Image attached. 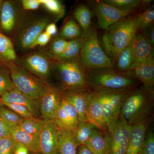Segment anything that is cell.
I'll use <instances>...</instances> for the list:
<instances>
[{
  "label": "cell",
  "mask_w": 154,
  "mask_h": 154,
  "mask_svg": "<svg viewBox=\"0 0 154 154\" xmlns=\"http://www.w3.org/2000/svg\"><path fill=\"white\" fill-rule=\"evenodd\" d=\"M137 15L122 19L106 29L102 37L104 51L112 61L130 45L138 31Z\"/></svg>",
  "instance_id": "obj_1"
},
{
  "label": "cell",
  "mask_w": 154,
  "mask_h": 154,
  "mask_svg": "<svg viewBox=\"0 0 154 154\" xmlns=\"http://www.w3.org/2000/svg\"><path fill=\"white\" fill-rule=\"evenodd\" d=\"M85 71L88 85L94 92L131 90L137 84L135 79L113 68Z\"/></svg>",
  "instance_id": "obj_2"
},
{
  "label": "cell",
  "mask_w": 154,
  "mask_h": 154,
  "mask_svg": "<svg viewBox=\"0 0 154 154\" xmlns=\"http://www.w3.org/2000/svg\"><path fill=\"white\" fill-rule=\"evenodd\" d=\"M153 91L145 88L131 91L122 103L120 117L130 125L147 117L152 109Z\"/></svg>",
  "instance_id": "obj_3"
},
{
  "label": "cell",
  "mask_w": 154,
  "mask_h": 154,
  "mask_svg": "<svg viewBox=\"0 0 154 154\" xmlns=\"http://www.w3.org/2000/svg\"><path fill=\"white\" fill-rule=\"evenodd\" d=\"M79 61L85 70L113 68V63L102 49L96 30H90L80 51Z\"/></svg>",
  "instance_id": "obj_4"
},
{
  "label": "cell",
  "mask_w": 154,
  "mask_h": 154,
  "mask_svg": "<svg viewBox=\"0 0 154 154\" xmlns=\"http://www.w3.org/2000/svg\"><path fill=\"white\" fill-rule=\"evenodd\" d=\"M7 66L15 88L26 96L40 99L49 88L44 79L35 76L20 66L12 63Z\"/></svg>",
  "instance_id": "obj_5"
},
{
  "label": "cell",
  "mask_w": 154,
  "mask_h": 154,
  "mask_svg": "<svg viewBox=\"0 0 154 154\" xmlns=\"http://www.w3.org/2000/svg\"><path fill=\"white\" fill-rule=\"evenodd\" d=\"M132 91V89L94 92L102 105L104 119L108 131L118 121L122 103Z\"/></svg>",
  "instance_id": "obj_6"
},
{
  "label": "cell",
  "mask_w": 154,
  "mask_h": 154,
  "mask_svg": "<svg viewBox=\"0 0 154 154\" xmlns=\"http://www.w3.org/2000/svg\"><path fill=\"white\" fill-rule=\"evenodd\" d=\"M56 63L60 80L66 91L89 88L85 71L79 60L57 61Z\"/></svg>",
  "instance_id": "obj_7"
},
{
  "label": "cell",
  "mask_w": 154,
  "mask_h": 154,
  "mask_svg": "<svg viewBox=\"0 0 154 154\" xmlns=\"http://www.w3.org/2000/svg\"><path fill=\"white\" fill-rule=\"evenodd\" d=\"M132 125L119 116L118 121L105 137L107 154H125Z\"/></svg>",
  "instance_id": "obj_8"
},
{
  "label": "cell",
  "mask_w": 154,
  "mask_h": 154,
  "mask_svg": "<svg viewBox=\"0 0 154 154\" xmlns=\"http://www.w3.org/2000/svg\"><path fill=\"white\" fill-rule=\"evenodd\" d=\"M92 6L97 17L98 28L103 30H106L133 11L117 8L104 1L94 2Z\"/></svg>",
  "instance_id": "obj_9"
},
{
  "label": "cell",
  "mask_w": 154,
  "mask_h": 154,
  "mask_svg": "<svg viewBox=\"0 0 154 154\" xmlns=\"http://www.w3.org/2000/svg\"><path fill=\"white\" fill-rule=\"evenodd\" d=\"M94 95V91L90 88L63 92L64 97L77 110L80 122H87V112Z\"/></svg>",
  "instance_id": "obj_10"
},
{
  "label": "cell",
  "mask_w": 154,
  "mask_h": 154,
  "mask_svg": "<svg viewBox=\"0 0 154 154\" xmlns=\"http://www.w3.org/2000/svg\"><path fill=\"white\" fill-rule=\"evenodd\" d=\"M61 130L54 120L48 121L38 135L40 153L53 154L58 150Z\"/></svg>",
  "instance_id": "obj_11"
},
{
  "label": "cell",
  "mask_w": 154,
  "mask_h": 154,
  "mask_svg": "<svg viewBox=\"0 0 154 154\" xmlns=\"http://www.w3.org/2000/svg\"><path fill=\"white\" fill-rule=\"evenodd\" d=\"M63 98V92L50 85L47 91L40 98V116L42 119L45 121L54 120Z\"/></svg>",
  "instance_id": "obj_12"
},
{
  "label": "cell",
  "mask_w": 154,
  "mask_h": 154,
  "mask_svg": "<svg viewBox=\"0 0 154 154\" xmlns=\"http://www.w3.org/2000/svg\"><path fill=\"white\" fill-rule=\"evenodd\" d=\"M54 120L60 130L72 132L80 123L77 110L64 97L56 113Z\"/></svg>",
  "instance_id": "obj_13"
},
{
  "label": "cell",
  "mask_w": 154,
  "mask_h": 154,
  "mask_svg": "<svg viewBox=\"0 0 154 154\" xmlns=\"http://www.w3.org/2000/svg\"><path fill=\"white\" fill-rule=\"evenodd\" d=\"M49 22L48 18L42 17L29 22L19 34L18 39L19 46L23 49L30 48L39 34L45 30Z\"/></svg>",
  "instance_id": "obj_14"
},
{
  "label": "cell",
  "mask_w": 154,
  "mask_h": 154,
  "mask_svg": "<svg viewBox=\"0 0 154 154\" xmlns=\"http://www.w3.org/2000/svg\"><path fill=\"white\" fill-rule=\"evenodd\" d=\"M20 64L27 71L43 79L50 74L51 64L48 57L42 54H30L23 60Z\"/></svg>",
  "instance_id": "obj_15"
},
{
  "label": "cell",
  "mask_w": 154,
  "mask_h": 154,
  "mask_svg": "<svg viewBox=\"0 0 154 154\" xmlns=\"http://www.w3.org/2000/svg\"><path fill=\"white\" fill-rule=\"evenodd\" d=\"M1 101L10 103L19 104L27 107L36 118L40 113V99L30 98L20 92L16 88L3 94L0 97Z\"/></svg>",
  "instance_id": "obj_16"
},
{
  "label": "cell",
  "mask_w": 154,
  "mask_h": 154,
  "mask_svg": "<svg viewBox=\"0 0 154 154\" xmlns=\"http://www.w3.org/2000/svg\"><path fill=\"white\" fill-rule=\"evenodd\" d=\"M123 73L132 79L140 80L145 88L152 90L154 85V56L143 63L134 65L132 68Z\"/></svg>",
  "instance_id": "obj_17"
},
{
  "label": "cell",
  "mask_w": 154,
  "mask_h": 154,
  "mask_svg": "<svg viewBox=\"0 0 154 154\" xmlns=\"http://www.w3.org/2000/svg\"><path fill=\"white\" fill-rule=\"evenodd\" d=\"M147 117L132 125L125 154H138L142 148L149 121Z\"/></svg>",
  "instance_id": "obj_18"
},
{
  "label": "cell",
  "mask_w": 154,
  "mask_h": 154,
  "mask_svg": "<svg viewBox=\"0 0 154 154\" xmlns=\"http://www.w3.org/2000/svg\"><path fill=\"white\" fill-rule=\"evenodd\" d=\"M130 46L133 56L134 65L143 63L154 56L153 47L142 34L137 33Z\"/></svg>",
  "instance_id": "obj_19"
},
{
  "label": "cell",
  "mask_w": 154,
  "mask_h": 154,
  "mask_svg": "<svg viewBox=\"0 0 154 154\" xmlns=\"http://www.w3.org/2000/svg\"><path fill=\"white\" fill-rule=\"evenodd\" d=\"M18 22L17 7L13 2L3 1L0 17L1 31L11 33L17 27Z\"/></svg>",
  "instance_id": "obj_20"
},
{
  "label": "cell",
  "mask_w": 154,
  "mask_h": 154,
  "mask_svg": "<svg viewBox=\"0 0 154 154\" xmlns=\"http://www.w3.org/2000/svg\"><path fill=\"white\" fill-rule=\"evenodd\" d=\"M86 120L87 122L101 131L107 130L104 119L102 105L94 92L88 108Z\"/></svg>",
  "instance_id": "obj_21"
},
{
  "label": "cell",
  "mask_w": 154,
  "mask_h": 154,
  "mask_svg": "<svg viewBox=\"0 0 154 154\" xmlns=\"http://www.w3.org/2000/svg\"><path fill=\"white\" fill-rule=\"evenodd\" d=\"M11 137L17 142L23 144L32 153H40L38 136L28 134L21 129L18 125L10 128Z\"/></svg>",
  "instance_id": "obj_22"
},
{
  "label": "cell",
  "mask_w": 154,
  "mask_h": 154,
  "mask_svg": "<svg viewBox=\"0 0 154 154\" xmlns=\"http://www.w3.org/2000/svg\"><path fill=\"white\" fill-rule=\"evenodd\" d=\"M89 31L86 33H83L80 37L69 40L68 45L65 51L54 59L57 61L76 59L79 56L81 49L87 40Z\"/></svg>",
  "instance_id": "obj_23"
},
{
  "label": "cell",
  "mask_w": 154,
  "mask_h": 154,
  "mask_svg": "<svg viewBox=\"0 0 154 154\" xmlns=\"http://www.w3.org/2000/svg\"><path fill=\"white\" fill-rule=\"evenodd\" d=\"M17 55L11 39L0 31V65L14 63Z\"/></svg>",
  "instance_id": "obj_24"
},
{
  "label": "cell",
  "mask_w": 154,
  "mask_h": 154,
  "mask_svg": "<svg viewBox=\"0 0 154 154\" xmlns=\"http://www.w3.org/2000/svg\"><path fill=\"white\" fill-rule=\"evenodd\" d=\"M85 146L93 154H107L105 137L101 131L95 128L91 136L85 143Z\"/></svg>",
  "instance_id": "obj_25"
},
{
  "label": "cell",
  "mask_w": 154,
  "mask_h": 154,
  "mask_svg": "<svg viewBox=\"0 0 154 154\" xmlns=\"http://www.w3.org/2000/svg\"><path fill=\"white\" fill-rule=\"evenodd\" d=\"M77 145L72 131L61 130L58 152L60 154H77Z\"/></svg>",
  "instance_id": "obj_26"
},
{
  "label": "cell",
  "mask_w": 154,
  "mask_h": 154,
  "mask_svg": "<svg viewBox=\"0 0 154 154\" xmlns=\"http://www.w3.org/2000/svg\"><path fill=\"white\" fill-rule=\"evenodd\" d=\"M96 128L88 122H80L72 134L77 145H84Z\"/></svg>",
  "instance_id": "obj_27"
},
{
  "label": "cell",
  "mask_w": 154,
  "mask_h": 154,
  "mask_svg": "<svg viewBox=\"0 0 154 154\" xmlns=\"http://www.w3.org/2000/svg\"><path fill=\"white\" fill-rule=\"evenodd\" d=\"M74 15L83 33H88L90 30L92 18V14L89 8L85 5L79 6L75 10Z\"/></svg>",
  "instance_id": "obj_28"
},
{
  "label": "cell",
  "mask_w": 154,
  "mask_h": 154,
  "mask_svg": "<svg viewBox=\"0 0 154 154\" xmlns=\"http://www.w3.org/2000/svg\"><path fill=\"white\" fill-rule=\"evenodd\" d=\"M47 122L38 118L24 119L18 126L28 134L38 136Z\"/></svg>",
  "instance_id": "obj_29"
},
{
  "label": "cell",
  "mask_w": 154,
  "mask_h": 154,
  "mask_svg": "<svg viewBox=\"0 0 154 154\" xmlns=\"http://www.w3.org/2000/svg\"><path fill=\"white\" fill-rule=\"evenodd\" d=\"M116 62L119 71L124 72L132 68L134 63L132 51L130 45L125 48L120 53Z\"/></svg>",
  "instance_id": "obj_30"
},
{
  "label": "cell",
  "mask_w": 154,
  "mask_h": 154,
  "mask_svg": "<svg viewBox=\"0 0 154 154\" xmlns=\"http://www.w3.org/2000/svg\"><path fill=\"white\" fill-rule=\"evenodd\" d=\"M82 30L73 19H70L64 25L60 33V37L66 40H70L82 36Z\"/></svg>",
  "instance_id": "obj_31"
},
{
  "label": "cell",
  "mask_w": 154,
  "mask_h": 154,
  "mask_svg": "<svg viewBox=\"0 0 154 154\" xmlns=\"http://www.w3.org/2000/svg\"><path fill=\"white\" fill-rule=\"evenodd\" d=\"M0 116L10 128L17 126L24 118L5 106L0 109Z\"/></svg>",
  "instance_id": "obj_32"
},
{
  "label": "cell",
  "mask_w": 154,
  "mask_h": 154,
  "mask_svg": "<svg viewBox=\"0 0 154 154\" xmlns=\"http://www.w3.org/2000/svg\"><path fill=\"white\" fill-rule=\"evenodd\" d=\"M154 20L153 8H149L137 16V29L138 30H145L149 28Z\"/></svg>",
  "instance_id": "obj_33"
},
{
  "label": "cell",
  "mask_w": 154,
  "mask_h": 154,
  "mask_svg": "<svg viewBox=\"0 0 154 154\" xmlns=\"http://www.w3.org/2000/svg\"><path fill=\"white\" fill-rule=\"evenodd\" d=\"M15 88L9 70L0 67V97L3 94Z\"/></svg>",
  "instance_id": "obj_34"
},
{
  "label": "cell",
  "mask_w": 154,
  "mask_h": 154,
  "mask_svg": "<svg viewBox=\"0 0 154 154\" xmlns=\"http://www.w3.org/2000/svg\"><path fill=\"white\" fill-rule=\"evenodd\" d=\"M108 5L122 10L133 11L140 5L142 1L138 0H105Z\"/></svg>",
  "instance_id": "obj_35"
},
{
  "label": "cell",
  "mask_w": 154,
  "mask_h": 154,
  "mask_svg": "<svg viewBox=\"0 0 154 154\" xmlns=\"http://www.w3.org/2000/svg\"><path fill=\"white\" fill-rule=\"evenodd\" d=\"M1 100V99H0ZM3 105L9 109L13 110L15 113L21 116L24 119H30L35 118L27 107L23 105L14 103H8L1 101Z\"/></svg>",
  "instance_id": "obj_36"
},
{
  "label": "cell",
  "mask_w": 154,
  "mask_h": 154,
  "mask_svg": "<svg viewBox=\"0 0 154 154\" xmlns=\"http://www.w3.org/2000/svg\"><path fill=\"white\" fill-rule=\"evenodd\" d=\"M68 43V40L60 37L56 38L51 47V52L53 57L55 59L60 55L66 49Z\"/></svg>",
  "instance_id": "obj_37"
},
{
  "label": "cell",
  "mask_w": 154,
  "mask_h": 154,
  "mask_svg": "<svg viewBox=\"0 0 154 154\" xmlns=\"http://www.w3.org/2000/svg\"><path fill=\"white\" fill-rule=\"evenodd\" d=\"M41 5L51 13L61 16L63 14V6L57 0H40Z\"/></svg>",
  "instance_id": "obj_38"
},
{
  "label": "cell",
  "mask_w": 154,
  "mask_h": 154,
  "mask_svg": "<svg viewBox=\"0 0 154 154\" xmlns=\"http://www.w3.org/2000/svg\"><path fill=\"white\" fill-rule=\"evenodd\" d=\"M145 140L138 154H154V134L152 129L147 131Z\"/></svg>",
  "instance_id": "obj_39"
},
{
  "label": "cell",
  "mask_w": 154,
  "mask_h": 154,
  "mask_svg": "<svg viewBox=\"0 0 154 154\" xmlns=\"http://www.w3.org/2000/svg\"><path fill=\"white\" fill-rule=\"evenodd\" d=\"M16 143L11 137L0 139V154H14Z\"/></svg>",
  "instance_id": "obj_40"
},
{
  "label": "cell",
  "mask_w": 154,
  "mask_h": 154,
  "mask_svg": "<svg viewBox=\"0 0 154 154\" xmlns=\"http://www.w3.org/2000/svg\"><path fill=\"white\" fill-rule=\"evenodd\" d=\"M51 36L47 34L45 31H43L37 37L33 44L30 46V48H33L36 46H43L47 45L50 40Z\"/></svg>",
  "instance_id": "obj_41"
},
{
  "label": "cell",
  "mask_w": 154,
  "mask_h": 154,
  "mask_svg": "<svg viewBox=\"0 0 154 154\" xmlns=\"http://www.w3.org/2000/svg\"><path fill=\"white\" fill-rule=\"evenodd\" d=\"M22 4L23 9L27 11L36 10L41 5L40 0H23Z\"/></svg>",
  "instance_id": "obj_42"
},
{
  "label": "cell",
  "mask_w": 154,
  "mask_h": 154,
  "mask_svg": "<svg viewBox=\"0 0 154 154\" xmlns=\"http://www.w3.org/2000/svg\"><path fill=\"white\" fill-rule=\"evenodd\" d=\"M11 137L10 128L0 116V139Z\"/></svg>",
  "instance_id": "obj_43"
},
{
  "label": "cell",
  "mask_w": 154,
  "mask_h": 154,
  "mask_svg": "<svg viewBox=\"0 0 154 154\" xmlns=\"http://www.w3.org/2000/svg\"><path fill=\"white\" fill-rule=\"evenodd\" d=\"M28 148L23 144L17 142L14 154H29Z\"/></svg>",
  "instance_id": "obj_44"
},
{
  "label": "cell",
  "mask_w": 154,
  "mask_h": 154,
  "mask_svg": "<svg viewBox=\"0 0 154 154\" xmlns=\"http://www.w3.org/2000/svg\"><path fill=\"white\" fill-rule=\"evenodd\" d=\"M45 32L51 37L54 36L56 34L57 32L56 25L54 23H49L45 28Z\"/></svg>",
  "instance_id": "obj_45"
},
{
  "label": "cell",
  "mask_w": 154,
  "mask_h": 154,
  "mask_svg": "<svg viewBox=\"0 0 154 154\" xmlns=\"http://www.w3.org/2000/svg\"><path fill=\"white\" fill-rule=\"evenodd\" d=\"M77 154H93L85 146L81 145L77 147Z\"/></svg>",
  "instance_id": "obj_46"
},
{
  "label": "cell",
  "mask_w": 154,
  "mask_h": 154,
  "mask_svg": "<svg viewBox=\"0 0 154 154\" xmlns=\"http://www.w3.org/2000/svg\"><path fill=\"white\" fill-rule=\"evenodd\" d=\"M149 42L153 47L154 44V29L153 27H152L148 33L147 36L146 37Z\"/></svg>",
  "instance_id": "obj_47"
},
{
  "label": "cell",
  "mask_w": 154,
  "mask_h": 154,
  "mask_svg": "<svg viewBox=\"0 0 154 154\" xmlns=\"http://www.w3.org/2000/svg\"><path fill=\"white\" fill-rule=\"evenodd\" d=\"M3 2V1L0 0V17H1V10H2V6ZM0 31H1V23H0Z\"/></svg>",
  "instance_id": "obj_48"
},
{
  "label": "cell",
  "mask_w": 154,
  "mask_h": 154,
  "mask_svg": "<svg viewBox=\"0 0 154 154\" xmlns=\"http://www.w3.org/2000/svg\"><path fill=\"white\" fill-rule=\"evenodd\" d=\"M3 106H4V105H3L2 103L1 100H0V109H1L2 107Z\"/></svg>",
  "instance_id": "obj_49"
},
{
  "label": "cell",
  "mask_w": 154,
  "mask_h": 154,
  "mask_svg": "<svg viewBox=\"0 0 154 154\" xmlns=\"http://www.w3.org/2000/svg\"><path fill=\"white\" fill-rule=\"evenodd\" d=\"M53 154H60V153L59 152H58V151H57L56 152H54V153Z\"/></svg>",
  "instance_id": "obj_50"
},
{
  "label": "cell",
  "mask_w": 154,
  "mask_h": 154,
  "mask_svg": "<svg viewBox=\"0 0 154 154\" xmlns=\"http://www.w3.org/2000/svg\"><path fill=\"white\" fill-rule=\"evenodd\" d=\"M33 154H42L41 153H40L38 152V153H32Z\"/></svg>",
  "instance_id": "obj_51"
},
{
  "label": "cell",
  "mask_w": 154,
  "mask_h": 154,
  "mask_svg": "<svg viewBox=\"0 0 154 154\" xmlns=\"http://www.w3.org/2000/svg\"></svg>",
  "instance_id": "obj_52"
}]
</instances>
